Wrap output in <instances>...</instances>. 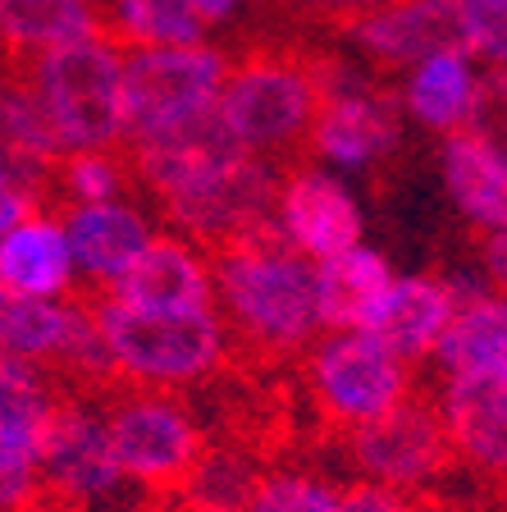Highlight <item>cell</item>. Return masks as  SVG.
Listing matches in <instances>:
<instances>
[{
    "label": "cell",
    "instance_id": "cell-32",
    "mask_svg": "<svg viewBox=\"0 0 507 512\" xmlns=\"http://www.w3.org/2000/svg\"><path fill=\"white\" fill-rule=\"evenodd\" d=\"M480 266H485V279L494 284L498 298H507V229L480 238Z\"/></svg>",
    "mask_w": 507,
    "mask_h": 512
},
{
    "label": "cell",
    "instance_id": "cell-28",
    "mask_svg": "<svg viewBox=\"0 0 507 512\" xmlns=\"http://www.w3.org/2000/svg\"><path fill=\"white\" fill-rule=\"evenodd\" d=\"M42 485V462L32 448L0 444V512H23Z\"/></svg>",
    "mask_w": 507,
    "mask_h": 512
},
{
    "label": "cell",
    "instance_id": "cell-4",
    "mask_svg": "<svg viewBox=\"0 0 507 512\" xmlns=\"http://www.w3.org/2000/svg\"><path fill=\"white\" fill-rule=\"evenodd\" d=\"M14 69L32 78L64 151H110L128 138L119 46L92 37V42L55 46Z\"/></svg>",
    "mask_w": 507,
    "mask_h": 512
},
{
    "label": "cell",
    "instance_id": "cell-7",
    "mask_svg": "<svg viewBox=\"0 0 507 512\" xmlns=\"http://www.w3.org/2000/svg\"><path fill=\"white\" fill-rule=\"evenodd\" d=\"M279 197H284V170H275L261 156H243L238 165H224V170L201 174V179L156 197V206L201 252L215 256L252 238L265 224H275Z\"/></svg>",
    "mask_w": 507,
    "mask_h": 512
},
{
    "label": "cell",
    "instance_id": "cell-3",
    "mask_svg": "<svg viewBox=\"0 0 507 512\" xmlns=\"http://www.w3.org/2000/svg\"><path fill=\"white\" fill-rule=\"evenodd\" d=\"M69 298L92 311L119 375L138 389H179L215 375L229 357V325L220 307L206 311H147L128 307L106 284L83 279Z\"/></svg>",
    "mask_w": 507,
    "mask_h": 512
},
{
    "label": "cell",
    "instance_id": "cell-26",
    "mask_svg": "<svg viewBox=\"0 0 507 512\" xmlns=\"http://www.w3.org/2000/svg\"><path fill=\"white\" fill-rule=\"evenodd\" d=\"M343 490L302 471H270L247 512H338Z\"/></svg>",
    "mask_w": 507,
    "mask_h": 512
},
{
    "label": "cell",
    "instance_id": "cell-21",
    "mask_svg": "<svg viewBox=\"0 0 507 512\" xmlns=\"http://www.w3.org/2000/svg\"><path fill=\"white\" fill-rule=\"evenodd\" d=\"M316 266H320V320H325V330H366L370 311L380 307V298L398 279L389 270V261L380 252H370V247H352V252L316 261Z\"/></svg>",
    "mask_w": 507,
    "mask_h": 512
},
{
    "label": "cell",
    "instance_id": "cell-31",
    "mask_svg": "<svg viewBox=\"0 0 507 512\" xmlns=\"http://www.w3.org/2000/svg\"><path fill=\"white\" fill-rule=\"evenodd\" d=\"M338 512H416L412 494L389 490V485H375V480H357L343 490Z\"/></svg>",
    "mask_w": 507,
    "mask_h": 512
},
{
    "label": "cell",
    "instance_id": "cell-12",
    "mask_svg": "<svg viewBox=\"0 0 507 512\" xmlns=\"http://www.w3.org/2000/svg\"><path fill=\"white\" fill-rule=\"evenodd\" d=\"M457 462L507 485V375H448L439 389Z\"/></svg>",
    "mask_w": 507,
    "mask_h": 512
},
{
    "label": "cell",
    "instance_id": "cell-14",
    "mask_svg": "<svg viewBox=\"0 0 507 512\" xmlns=\"http://www.w3.org/2000/svg\"><path fill=\"white\" fill-rule=\"evenodd\" d=\"M279 220H284L288 238L316 261L361 247V211L352 192L334 174H320L311 165H297L284 174Z\"/></svg>",
    "mask_w": 507,
    "mask_h": 512
},
{
    "label": "cell",
    "instance_id": "cell-8",
    "mask_svg": "<svg viewBox=\"0 0 507 512\" xmlns=\"http://www.w3.org/2000/svg\"><path fill=\"white\" fill-rule=\"evenodd\" d=\"M229 83V51L211 46H156L124 60V119L128 138H147L160 128L220 106Z\"/></svg>",
    "mask_w": 507,
    "mask_h": 512
},
{
    "label": "cell",
    "instance_id": "cell-16",
    "mask_svg": "<svg viewBox=\"0 0 507 512\" xmlns=\"http://www.w3.org/2000/svg\"><path fill=\"white\" fill-rule=\"evenodd\" d=\"M60 224H64V234H69V247H74V261L83 266L87 279H96V284H115V279L142 256V247L156 238L147 215L124 206V202L74 206Z\"/></svg>",
    "mask_w": 507,
    "mask_h": 512
},
{
    "label": "cell",
    "instance_id": "cell-24",
    "mask_svg": "<svg viewBox=\"0 0 507 512\" xmlns=\"http://www.w3.org/2000/svg\"><path fill=\"white\" fill-rule=\"evenodd\" d=\"M55 403H60V384L42 366L23 362L14 352H0V444H19L37 453Z\"/></svg>",
    "mask_w": 507,
    "mask_h": 512
},
{
    "label": "cell",
    "instance_id": "cell-1",
    "mask_svg": "<svg viewBox=\"0 0 507 512\" xmlns=\"http://www.w3.org/2000/svg\"><path fill=\"white\" fill-rule=\"evenodd\" d=\"M215 307L233 348L252 362H284L311 348L320 320V266L288 238L284 220L211 256Z\"/></svg>",
    "mask_w": 507,
    "mask_h": 512
},
{
    "label": "cell",
    "instance_id": "cell-11",
    "mask_svg": "<svg viewBox=\"0 0 507 512\" xmlns=\"http://www.w3.org/2000/svg\"><path fill=\"white\" fill-rule=\"evenodd\" d=\"M352 42L375 69H407L425 64L430 55L466 51V23L457 0H398L361 23Z\"/></svg>",
    "mask_w": 507,
    "mask_h": 512
},
{
    "label": "cell",
    "instance_id": "cell-10",
    "mask_svg": "<svg viewBox=\"0 0 507 512\" xmlns=\"http://www.w3.org/2000/svg\"><path fill=\"white\" fill-rule=\"evenodd\" d=\"M320 119H316V156L338 165H370L398 142V96L380 78H361L348 60L320 46Z\"/></svg>",
    "mask_w": 507,
    "mask_h": 512
},
{
    "label": "cell",
    "instance_id": "cell-13",
    "mask_svg": "<svg viewBox=\"0 0 507 512\" xmlns=\"http://www.w3.org/2000/svg\"><path fill=\"white\" fill-rule=\"evenodd\" d=\"M119 302L147 311H206L215 307V270L197 256V247L174 234H156L142 256L115 284H106Z\"/></svg>",
    "mask_w": 507,
    "mask_h": 512
},
{
    "label": "cell",
    "instance_id": "cell-6",
    "mask_svg": "<svg viewBox=\"0 0 507 512\" xmlns=\"http://www.w3.org/2000/svg\"><path fill=\"white\" fill-rule=\"evenodd\" d=\"M110 398L115 403L106 407V426L124 480L160 494L183 490L206 458V448H211L201 426L192 421V412L169 394L133 389V384H119Z\"/></svg>",
    "mask_w": 507,
    "mask_h": 512
},
{
    "label": "cell",
    "instance_id": "cell-17",
    "mask_svg": "<svg viewBox=\"0 0 507 512\" xmlns=\"http://www.w3.org/2000/svg\"><path fill=\"white\" fill-rule=\"evenodd\" d=\"M106 42L96 0H0V51L10 64H28L55 46Z\"/></svg>",
    "mask_w": 507,
    "mask_h": 512
},
{
    "label": "cell",
    "instance_id": "cell-33",
    "mask_svg": "<svg viewBox=\"0 0 507 512\" xmlns=\"http://www.w3.org/2000/svg\"><path fill=\"white\" fill-rule=\"evenodd\" d=\"M197 5H201V14H206V19H211V23H224V19H229V14H238V10H243L247 0H197Z\"/></svg>",
    "mask_w": 507,
    "mask_h": 512
},
{
    "label": "cell",
    "instance_id": "cell-27",
    "mask_svg": "<svg viewBox=\"0 0 507 512\" xmlns=\"http://www.w3.org/2000/svg\"><path fill=\"white\" fill-rule=\"evenodd\" d=\"M466 23V51L507 69V0H457Z\"/></svg>",
    "mask_w": 507,
    "mask_h": 512
},
{
    "label": "cell",
    "instance_id": "cell-20",
    "mask_svg": "<svg viewBox=\"0 0 507 512\" xmlns=\"http://www.w3.org/2000/svg\"><path fill=\"white\" fill-rule=\"evenodd\" d=\"M101 28L119 51L156 46H201L211 19L197 0H101Z\"/></svg>",
    "mask_w": 507,
    "mask_h": 512
},
{
    "label": "cell",
    "instance_id": "cell-19",
    "mask_svg": "<svg viewBox=\"0 0 507 512\" xmlns=\"http://www.w3.org/2000/svg\"><path fill=\"white\" fill-rule=\"evenodd\" d=\"M74 247L64 224L51 215H32L14 234L0 238V284L28 298H55L74 288Z\"/></svg>",
    "mask_w": 507,
    "mask_h": 512
},
{
    "label": "cell",
    "instance_id": "cell-2",
    "mask_svg": "<svg viewBox=\"0 0 507 512\" xmlns=\"http://www.w3.org/2000/svg\"><path fill=\"white\" fill-rule=\"evenodd\" d=\"M320 46L316 37L293 32H243V42L229 51V83H224L220 110L229 128L243 138L252 156L270 160L275 170H297L316 156L320 119Z\"/></svg>",
    "mask_w": 507,
    "mask_h": 512
},
{
    "label": "cell",
    "instance_id": "cell-29",
    "mask_svg": "<svg viewBox=\"0 0 507 512\" xmlns=\"http://www.w3.org/2000/svg\"><path fill=\"white\" fill-rule=\"evenodd\" d=\"M471 128L507 156V69H489V74L480 78V101H476Z\"/></svg>",
    "mask_w": 507,
    "mask_h": 512
},
{
    "label": "cell",
    "instance_id": "cell-9",
    "mask_svg": "<svg viewBox=\"0 0 507 512\" xmlns=\"http://www.w3.org/2000/svg\"><path fill=\"white\" fill-rule=\"evenodd\" d=\"M348 453H352V467L366 480L402 494L439 480L457 462L444 407L421 394H412L407 403H398L389 416L370 421V426L348 430Z\"/></svg>",
    "mask_w": 507,
    "mask_h": 512
},
{
    "label": "cell",
    "instance_id": "cell-25",
    "mask_svg": "<svg viewBox=\"0 0 507 512\" xmlns=\"http://www.w3.org/2000/svg\"><path fill=\"white\" fill-rule=\"evenodd\" d=\"M398 0H261L275 32L293 37H352L366 19L389 10Z\"/></svg>",
    "mask_w": 507,
    "mask_h": 512
},
{
    "label": "cell",
    "instance_id": "cell-23",
    "mask_svg": "<svg viewBox=\"0 0 507 512\" xmlns=\"http://www.w3.org/2000/svg\"><path fill=\"white\" fill-rule=\"evenodd\" d=\"M476 101H480V78L471 74L466 51L430 55V60L416 64L412 78H407V110H412L425 128H439V133L471 128Z\"/></svg>",
    "mask_w": 507,
    "mask_h": 512
},
{
    "label": "cell",
    "instance_id": "cell-5",
    "mask_svg": "<svg viewBox=\"0 0 507 512\" xmlns=\"http://www.w3.org/2000/svg\"><path fill=\"white\" fill-rule=\"evenodd\" d=\"M307 389L320 421L334 430H361L416 394L412 362L370 330H334L307 348Z\"/></svg>",
    "mask_w": 507,
    "mask_h": 512
},
{
    "label": "cell",
    "instance_id": "cell-15",
    "mask_svg": "<svg viewBox=\"0 0 507 512\" xmlns=\"http://www.w3.org/2000/svg\"><path fill=\"white\" fill-rule=\"evenodd\" d=\"M457 307H462V298H457V284H448V279L398 275L389 284V293L380 298V307L370 311L366 330L380 343H389L398 357L421 362V357L439 352Z\"/></svg>",
    "mask_w": 507,
    "mask_h": 512
},
{
    "label": "cell",
    "instance_id": "cell-22",
    "mask_svg": "<svg viewBox=\"0 0 507 512\" xmlns=\"http://www.w3.org/2000/svg\"><path fill=\"white\" fill-rule=\"evenodd\" d=\"M434 357L444 375H507V298H466Z\"/></svg>",
    "mask_w": 507,
    "mask_h": 512
},
{
    "label": "cell",
    "instance_id": "cell-34",
    "mask_svg": "<svg viewBox=\"0 0 507 512\" xmlns=\"http://www.w3.org/2000/svg\"><path fill=\"white\" fill-rule=\"evenodd\" d=\"M439 512H444V508H439Z\"/></svg>",
    "mask_w": 507,
    "mask_h": 512
},
{
    "label": "cell",
    "instance_id": "cell-18",
    "mask_svg": "<svg viewBox=\"0 0 507 512\" xmlns=\"http://www.w3.org/2000/svg\"><path fill=\"white\" fill-rule=\"evenodd\" d=\"M444 179L457 211L476 229H507V156L476 128H457L444 138Z\"/></svg>",
    "mask_w": 507,
    "mask_h": 512
},
{
    "label": "cell",
    "instance_id": "cell-30",
    "mask_svg": "<svg viewBox=\"0 0 507 512\" xmlns=\"http://www.w3.org/2000/svg\"><path fill=\"white\" fill-rule=\"evenodd\" d=\"M32 215H42V192L14 174H0V238L28 224Z\"/></svg>",
    "mask_w": 507,
    "mask_h": 512
}]
</instances>
